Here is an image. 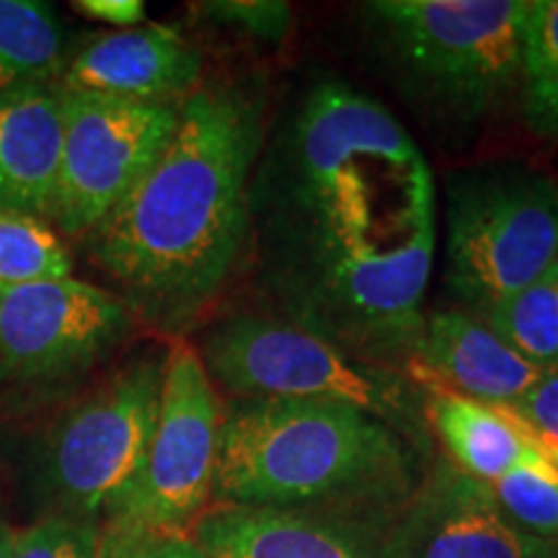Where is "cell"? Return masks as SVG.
<instances>
[{
	"label": "cell",
	"instance_id": "cell-13",
	"mask_svg": "<svg viewBox=\"0 0 558 558\" xmlns=\"http://www.w3.org/2000/svg\"><path fill=\"white\" fill-rule=\"evenodd\" d=\"M202 52L171 26L101 34L70 54L58 86L143 104H181L202 86Z\"/></svg>",
	"mask_w": 558,
	"mask_h": 558
},
{
	"label": "cell",
	"instance_id": "cell-20",
	"mask_svg": "<svg viewBox=\"0 0 558 558\" xmlns=\"http://www.w3.org/2000/svg\"><path fill=\"white\" fill-rule=\"evenodd\" d=\"M73 277V256L50 222L0 209V290Z\"/></svg>",
	"mask_w": 558,
	"mask_h": 558
},
{
	"label": "cell",
	"instance_id": "cell-1",
	"mask_svg": "<svg viewBox=\"0 0 558 558\" xmlns=\"http://www.w3.org/2000/svg\"><path fill=\"white\" fill-rule=\"evenodd\" d=\"M246 246L269 316L373 365L416 360L437 192L427 158L383 104L320 78L269 124Z\"/></svg>",
	"mask_w": 558,
	"mask_h": 558
},
{
	"label": "cell",
	"instance_id": "cell-22",
	"mask_svg": "<svg viewBox=\"0 0 558 558\" xmlns=\"http://www.w3.org/2000/svg\"><path fill=\"white\" fill-rule=\"evenodd\" d=\"M13 558H101V525L68 514H47L16 530Z\"/></svg>",
	"mask_w": 558,
	"mask_h": 558
},
{
	"label": "cell",
	"instance_id": "cell-2",
	"mask_svg": "<svg viewBox=\"0 0 558 558\" xmlns=\"http://www.w3.org/2000/svg\"><path fill=\"white\" fill-rule=\"evenodd\" d=\"M267 114L246 83H202L156 163L83 239L130 316L184 337L213 311L248 241Z\"/></svg>",
	"mask_w": 558,
	"mask_h": 558
},
{
	"label": "cell",
	"instance_id": "cell-27",
	"mask_svg": "<svg viewBox=\"0 0 558 558\" xmlns=\"http://www.w3.org/2000/svg\"><path fill=\"white\" fill-rule=\"evenodd\" d=\"M13 543H16V530L0 520V558H13Z\"/></svg>",
	"mask_w": 558,
	"mask_h": 558
},
{
	"label": "cell",
	"instance_id": "cell-10",
	"mask_svg": "<svg viewBox=\"0 0 558 558\" xmlns=\"http://www.w3.org/2000/svg\"><path fill=\"white\" fill-rule=\"evenodd\" d=\"M65 140L47 222L83 241L156 163L181 104H143L62 90Z\"/></svg>",
	"mask_w": 558,
	"mask_h": 558
},
{
	"label": "cell",
	"instance_id": "cell-8",
	"mask_svg": "<svg viewBox=\"0 0 558 558\" xmlns=\"http://www.w3.org/2000/svg\"><path fill=\"white\" fill-rule=\"evenodd\" d=\"M132 326L109 290L75 277L0 290V422L75 399Z\"/></svg>",
	"mask_w": 558,
	"mask_h": 558
},
{
	"label": "cell",
	"instance_id": "cell-16",
	"mask_svg": "<svg viewBox=\"0 0 558 558\" xmlns=\"http://www.w3.org/2000/svg\"><path fill=\"white\" fill-rule=\"evenodd\" d=\"M418 386L424 388V416L429 432H435L448 450L450 463L465 476L494 484L522 463L548 458L505 403L494 407L473 401L437 383Z\"/></svg>",
	"mask_w": 558,
	"mask_h": 558
},
{
	"label": "cell",
	"instance_id": "cell-21",
	"mask_svg": "<svg viewBox=\"0 0 558 558\" xmlns=\"http://www.w3.org/2000/svg\"><path fill=\"white\" fill-rule=\"evenodd\" d=\"M488 488L505 518L522 533L543 541L558 538V465L554 460L522 463Z\"/></svg>",
	"mask_w": 558,
	"mask_h": 558
},
{
	"label": "cell",
	"instance_id": "cell-9",
	"mask_svg": "<svg viewBox=\"0 0 558 558\" xmlns=\"http://www.w3.org/2000/svg\"><path fill=\"white\" fill-rule=\"evenodd\" d=\"M222 403L197 347L166 352L163 388L148 452L101 527L128 533H184L213 497Z\"/></svg>",
	"mask_w": 558,
	"mask_h": 558
},
{
	"label": "cell",
	"instance_id": "cell-18",
	"mask_svg": "<svg viewBox=\"0 0 558 558\" xmlns=\"http://www.w3.org/2000/svg\"><path fill=\"white\" fill-rule=\"evenodd\" d=\"M478 320L543 373L558 369V262Z\"/></svg>",
	"mask_w": 558,
	"mask_h": 558
},
{
	"label": "cell",
	"instance_id": "cell-11",
	"mask_svg": "<svg viewBox=\"0 0 558 558\" xmlns=\"http://www.w3.org/2000/svg\"><path fill=\"white\" fill-rule=\"evenodd\" d=\"M190 530L205 558H399L388 514L218 505Z\"/></svg>",
	"mask_w": 558,
	"mask_h": 558
},
{
	"label": "cell",
	"instance_id": "cell-4",
	"mask_svg": "<svg viewBox=\"0 0 558 558\" xmlns=\"http://www.w3.org/2000/svg\"><path fill=\"white\" fill-rule=\"evenodd\" d=\"M530 0H375L360 11L401 88L471 124L522 90Z\"/></svg>",
	"mask_w": 558,
	"mask_h": 558
},
{
	"label": "cell",
	"instance_id": "cell-7",
	"mask_svg": "<svg viewBox=\"0 0 558 558\" xmlns=\"http://www.w3.org/2000/svg\"><path fill=\"white\" fill-rule=\"evenodd\" d=\"M166 352L145 349L54 411L37 458L52 514L101 525L135 481L156 429Z\"/></svg>",
	"mask_w": 558,
	"mask_h": 558
},
{
	"label": "cell",
	"instance_id": "cell-15",
	"mask_svg": "<svg viewBox=\"0 0 558 558\" xmlns=\"http://www.w3.org/2000/svg\"><path fill=\"white\" fill-rule=\"evenodd\" d=\"M65 111L60 86L0 94V209L47 222L58 186Z\"/></svg>",
	"mask_w": 558,
	"mask_h": 558
},
{
	"label": "cell",
	"instance_id": "cell-23",
	"mask_svg": "<svg viewBox=\"0 0 558 558\" xmlns=\"http://www.w3.org/2000/svg\"><path fill=\"white\" fill-rule=\"evenodd\" d=\"M197 13L269 45H279L292 26V5L279 0H209L197 5Z\"/></svg>",
	"mask_w": 558,
	"mask_h": 558
},
{
	"label": "cell",
	"instance_id": "cell-12",
	"mask_svg": "<svg viewBox=\"0 0 558 558\" xmlns=\"http://www.w3.org/2000/svg\"><path fill=\"white\" fill-rule=\"evenodd\" d=\"M396 556L556 558L558 543L522 533L497 507L488 484L442 460L396 520Z\"/></svg>",
	"mask_w": 558,
	"mask_h": 558
},
{
	"label": "cell",
	"instance_id": "cell-24",
	"mask_svg": "<svg viewBox=\"0 0 558 558\" xmlns=\"http://www.w3.org/2000/svg\"><path fill=\"white\" fill-rule=\"evenodd\" d=\"M505 407L512 411L543 456L558 465V369L543 373L527 393Z\"/></svg>",
	"mask_w": 558,
	"mask_h": 558
},
{
	"label": "cell",
	"instance_id": "cell-19",
	"mask_svg": "<svg viewBox=\"0 0 558 558\" xmlns=\"http://www.w3.org/2000/svg\"><path fill=\"white\" fill-rule=\"evenodd\" d=\"M520 101L535 135L558 137V0L527 3Z\"/></svg>",
	"mask_w": 558,
	"mask_h": 558
},
{
	"label": "cell",
	"instance_id": "cell-17",
	"mask_svg": "<svg viewBox=\"0 0 558 558\" xmlns=\"http://www.w3.org/2000/svg\"><path fill=\"white\" fill-rule=\"evenodd\" d=\"M68 60V32L52 3L0 0V94L54 86Z\"/></svg>",
	"mask_w": 558,
	"mask_h": 558
},
{
	"label": "cell",
	"instance_id": "cell-6",
	"mask_svg": "<svg viewBox=\"0 0 558 558\" xmlns=\"http://www.w3.org/2000/svg\"><path fill=\"white\" fill-rule=\"evenodd\" d=\"M445 288L481 318L558 262V186L525 166L445 181Z\"/></svg>",
	"mask_w": 558,
	"mask_h": 558
},
{
	"label": "cell",
	"instance_id": "cell-3",
	"mask_svg": "<svg viewBox=\"0 0 558 558\" xmlns=\"http://www.w3.org/2000/svg\"><path fill=\"white\" fill-rule=\"evenodd\" d=\"M418 486V450L344 403L228 399L213 497L239 507L388 514Z\"/></svg>",
	"mask_w": 558,
	"mask_h": 558
},
{
	"label": "cell",
	"instance_id": "cell-25",
	"mask_svg": "<svg viewBox=\"0 0 558 558\" xmlns=\"http://www.w3.org/2000/svg\"><path fill=\"white\" fill-rule=\"evenodd\" d=\"M101 558H205L186 533H128L101 527Z\"/></svg>",
	"mask_w": 558,
	"mask_h": 558
},
{
	"label": "cell",
	"instance_id": "cell-14",
	"mask_svg": "<svg viewBox=\"0 0 558 558\" xmlns=\"http://www.w3.org/2000/svg\"><path fill=\"white\" fill-rule=\"evenodd\" d=\"M411 380L437 383L481 403H512L541 380L543 369L520 357L465 311H435L424 324Z\"/></svg>",
	"mask_w": 558,
	"mask_h": 558
},
{
	"label": "cell",
	"instance_id": "cell-5",
	"mask_svg": "<svg viewBox=\"0 0 558 558\" xmlns=\"http://www.w3.org/2000/svg\"><path fill=\"white\" fill-rule=\"evenodd\" d=\"M197 354L230 399L344 403L388 424L427 452L424 388L409 373L362 362L331 341L269 313H235L202 337Z\"/></svg>",
	"mask_w": 558,
	"mask_h": 558
},
{
	"label": "cell",
	"instance_id": "cell-26",
	"mask_svg": "<svg viewBox=\"0 0 558 558\" xmlns=\"http://www.w3.org/2000/svg\"><path fill=\"white\" fill-rule=\"evenodd\" d=\"M83 16L104 21V24L120 26V29H135L145 19V5L140 0H78L73 3Z\"/></svg>",
	"mask_w": 558,
	"mask_h": 558
}]
</instances>
